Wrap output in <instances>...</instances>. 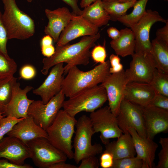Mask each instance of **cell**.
Wrapping results in <instances>:
<instances>
[{
    "label": "cell",
    "mask_w": 168,
    "mask_h": 168,
    "mask_svg": "<svg viewBox=\"0 0 168 168\" xmlns=\"http://www.w3.org/2000/svg\"><path fill=\"white\" fill-rule=\"evenodd\" d=\"M100 37L98 32L94 35L83 36L79 42L73 44L68 43L62 46H56L53 55L43 59L42 73L47 75L51 68L61 63H67L64 67V75L74 66L87 65L91 57L90 49L94 46L95 43Z\"/></svg>",
    "instance_id": "1"
},
{
    "label": "cell",
    "mask_w": 168,
    "mask_h": 168,
    "mask_svg": "<svg viewBox=\"0 0 168 168\" xmlns=\"http://www.w3.org/2000/svg\"><path fill=\"white\" fill-rule=\"evenodd\" d=\"M109 60L100 63L87 71L75 66L71 68L64 78L61 90L65 96L70 98L81 91L102 83L110 74Z\"/></svg>",
    "instance_id": "2"
},
{
    "label": "cell",
    "mask_w": 168,
    "mask_h": 168,
    "mask_svg": "<svg viewBox=\"0 0 168 168\" xmlns=\"http://www.w3.org/2000/svg\"><path fill=\"white\" fill-rule=\"evenodd\" d=\"M4 11L2 15V22L8 40H24L35 34L34 21L18 7L15 0H2Z\"/></svg>",
    "instance_id": "3"
},
{
    "label": "cell",
    "mask_w": 168,
    "mask_h": 168,
    "mask_svg": "<svg viewBox=\"0 0 168 168\" xmlns=\"http://www.w3.org/2000/svg\"><path fill=\"white\" fill-rule=\"evenodd\" d=\"M77 120L63 110H60L52 124L46 130L47 139L55 147L73 159L72 138Z\"/></svg>",
    "instance_id": "4"
},
{
    "label": "cell",
    "mask_w": 168,
    "mask_h": 168,
    "mask_svg": "<svg viewBox=\"0 0 168 168\" xmlns=\"http://www.w3.org/2000/svg\"><path fill=\"white\" fill-rule=\"evenodd\" d=\"M107 100L106 90L101 85L87 88L69 98L63 102V110L75 117L83 111L92 112L100 108Z\"/></svg>",
    "instance_id": "5"
},
{
    "label": "cell",
    "mask_w": 168,
    "mask_h": 168,
    "mask_svg": "<svg viewBox=\"0 0 168 168\" xmlns=\"http://www.w3.org/2000/svg\"><path fill=\"white\" fill-rule=\"evenodd\" d=\"M75 127L72 145L74 150L73 159L78 164L84 158L101 153L103 148L100 143H92V136L95 133L89 117L81 116L77 120Z\"/></svg>",
    "instance_id": "6"
},
{
    "label": "cell",
    "mask_w": 168,
    "mask_h": 168,
    "mask_svg": "<svg viewBox=\"0 0 168 168\" xmlns=\"http://www.w3.org/2000/svg\"><path fill=\"white\" fill-rule=\"evenodd\" d=\"M167 20L163 18L157 11L151 9L146 10L143 17L129 27L135 37L134 53L152 57V43L150 39L151 28L157 22L165 23Z\"/></svg>",
    "instance_id": "7"
},
{
    "label": "cell",
    "mask_w": 168,
    "mask_h": 168,
    "mask_svg": "<svg viewBox=\"0 0 168 168\" xmlns=\"http://www.w3.org/2000/svg\"><path fill=\"white\" fill-rule=\"evenodd\" d=\"M31 158L35 165L40 168H49L56 163L64 161L66 155L53 146L47 138H38L28 142Z\"/></svg>",
    "instance_id": "8"
},
{
    "label": "cell",
    "mask_w": 168,
    "mask_h": 168,
    "mask_svg": "<svg viewBox=\"0 0 168 168\" xmlns=\"http://www.w3.org/2000/svg\"><path fill=\"white\" fill-rule=\"evenodd\" d=\"M89 117L95 133H100V140L105 145L110 142V139L117 138L123 133L116 117L108 106L91 112Z\"/></svg>",
    "instance_id": "9"
},
{
    "label": "cell",
    "mask_w": 168,
    "mask_h": 168,
    "mask_svg": "<svg viewBox=\"0 0 168 168\" xmlns=\"http://www.w3.org/2000/svg\"><path fill=\"white\" fill-rule=\"evenodd\" d=\"M65 96L61 90L46 104H44L41 100H34L29 107L28 115L31 117L37 125L46 131L62 107Z\"/></svg>",
    "instance_id": "10"
},
{
    "label": "cell",
    "mask_w": 168,
    "mask_h": 168,
    "mask_svg": "<svg viewBox=\"0 0 168 168\" xmlns=\"http://www.w3.org/2000/svg\"><path fill=\"white\" fill-rule=\"evenodd\" d=\"M116 118L119 127L123 133H128V129L132 128L140 136L147 137L142 106L124 98Z\"/></svg>",
    "instance_id": "11"
},
{
    "label": "cell",
    "mask_w": 168,
    "mask_h": 168,
    "mask_svg": "<svg viewBox=\"0 0 168 168\" xmlns=\"http://www.w3.org/2000/svg\"><path fill=\"white\" fill-rule=\"evenodd\" d=\"M128 82L125 71L123 69L119 72L110 74L100 84L106 90L109 107L116 117Z\"/></svg>",
    "instance_id": "12"
},
{
    "label": "cell",
    "mask_w": 168,
    "mask_h": 168,
    "mask_svg": "<svg viewBox=\"0 0 168 168\" xmlns=\"http://www.w3.org/2000/svg\"><path fill=\"white\" fill-rule=\"evenodd\" d=\"M132 56L129 67L125 71L128 82L149 83L156 69L152 57L136 53Z\"/></svg>",
    "instance_id": "13"
},
{
    "label": "cell",
    "mask_w": 168,
    "mask_h": 168,
    "mask_svg": "<svg viewBox=\"0 0 168 168\" xmlns=\"http://www.w3.org/2000/svg\"><path fill=\"white\" fill-rule=\"evenodd\" d=\"M99 28L92 25L81 16L75 15L61 33L56 46H62L81 37L94 35Z\"/></svg>",
    "instance_id": "14"
},
{
    "label": "cell",
    "mask_w": 168,
    "mask_h": 168,
    "mask_svg": "<svg viewBox=\"0 0 168 168\" xmlns=\"http://www.w3.org/2000/svg\"><path fill=\"white\" fill-rule=\"evenodd\" d=\"M142 108L147 138L153 139L168 132V110L149 105Z\"/></svg>",
    "instance_id": "15"
},
{
    "label": "cell",
    "mask_w": 168,
    "mask_h": 168,
    "mask_svg": "<svg viewBox=\"0 0 168 168\" xmlns=\"http://www.w3.org/2000/svg\"><path fill=\"white\" fill-rule=\"evenodd\" d=\"M33 89L30 86L21 88L20 83L16 82L13 86L11 100L3 114L18 119L27 117L29 107L34 100L29 99L27 95Z\"/></svg>",
    "instance_id": "16"
},
{
    "label": "cell",
    "mask_w": 168,
    "mask_h": 168,
    "mask_svg": "<svg viewBox=\"0 0 168 168\" xmlns=\"http://www.w3.org/2000/svg\"><path fill=\"white\" fill-rule=\"evenodd\" d=\"M30 156L27 144L20 139L8 136L0 141V158L6 159L18 165H22Z\"/></svg>",
    "instance_id": "17"
},
{
    "label": "cell",
    "mask_w": 168,
    "mask_h": 168,
    "mask_svg": "<svg viewBox=\"0 0 168 168\" xmlns=\"http://www.w3.org/2000/svg\"><path fill=\"white\" fill-rule=\"evenodd\" d=\"M63 74V63L55 65L42 83L33 90V93L40 96L43 103L46 104L61 91Z\"/></svg>",
    "instance_id": "18"
},
{
    "label": "cell",
    "mask_w": 168,
    "mask_h": 168,
    "mask_svg": "<svg viewBox=\"0 0 168 168\" xmlns=\"http://www.w3.org/2000/svg\"><path fill=\"white\" fill-rule=\"evenodd\" d=\"M44 12L48 22L45 27L44 32L51 37L54 42L57 43L61 33L75 15L65 7L54 10L46 9Z\"/></svg>",
    "instance_id": "19"
},
{
    "label": "cell",
    "mask_w": 168,
    "mask_h": 168,
    "mask_svg": "<svg viewBox=\"0 0 168 168\" xmlns=\"http://www.w3.org/2000/svg\"><path fill=\"white\" fill-rule=\"evenodd\" d=\"M7 135L16 138L26 144L38 138H48L46 131L37 125L29 116L16 124Z\"/></svg>",
    "instance_id": "20"
},
{
    "label": "cell",
    "mask_w": 168,
    "mask_h": 168,
    "mask_svg": "<svg viewBox=\"0 0 168 168\" xmlns=\"http://www.w3.org/2000/svg\"><path fill=\"white\" fill-rule=\"evenodd\" d=\"M128 132L132 137L136 156L142 161L147 168H155L154 161L158 144L153 139L140 136L133 128H129Z\"/></svg>",
    "instance_id": "21"
},
{
    "label": "cell",
    "mask_w": 168,
    "mask_h": 168,
    "mask_svg": "<svg viewBox=\"0 0 168 168\" xmlns=\"http://www.w3.org/2000/svg\"><path fill=\"white\" fill-rule=\"evenodd\" d=\"M156 93L149 83L130 82L126 86L124 98L132 103L144 107L149 105Z\"/></svg>",
    "instance_id": "22"
},
{
    "label": "cell",
    "mask_w": 168,
    "mask_h": 168,
    "mask_svg": "<svg viewBox=\"0 0 168 168\" xmlns=\"http://www.w3.org/2000/svg\"><path fill=\"white\" fill-rule=\"evenodd\" d=\"M105 145V151L111 153L114 160L133 157L136 154L133 140L129 133H123L116 141L110 142Z\"/></svg>",
    "instance_id": "23"
},
{
    "label": "cell",
    "mask_w": 168,
    "mask_h": 168,
    "mask_svg": "<svg viewBox=\"0 0 168 168\" xmlns=\"http://www.w3.org/2000/svg\"><path fill=\"white\" fill-rule=\"evenodd\" d=\"M120 35L117 39L110 43L111 47L115 54L124 57L133 55L135 53V40L134 34L130 28H126L120 30Z\"/></svg>",
    "instance_id": "24"
},
{
    "label": "cell",
    "mask_w": 168,
    "mask_h": 168,
    "mask_svg": "<svg viewBox=\"0 0 168 168\" xmlns=\"http://www.w3.org/2000/svg\"><path fill=\"white\" fill-rule=\"evenodd\" d=\"M84 8L80 16L93 25L99 28L106 25L110 20L102 0H98Z\"/></svg>",
    "instance_id": "25"
},
{
    "label": "cell",
    "mask_w": 168,
    "mask_h": 168,
    "mask_svg": "<svg viewBox=\"0 0 168 168\" xmlns=\"http://www.w3.org/2000/svg\"><path fill=\"white\" fill-rule=\"evenodd\" d=\"M151 43L152 55L156 68L168 74V45L156 38Z\"/></svg>",
    "instance_id": "26"
},
{
    "label": "cell",
    "mask_w": 168,
    "mask_h": 168,
    "mask_svg": "<svg viewBox=\"0 0 168 168\" xmlns=\"http://www.w3.org/2000/svg\"><path fill=\"white\" fill-rule=\"evenodd\" d=\"M136 1L124 2L102 1L104 9L110 17V20L116 21L119 18L126 14L127 11L133 7Z\"/></svg>",
    "instance_id": "27"
},
{
    "label": "cell",
    "mask_w": 168,
    "mask_h": 168,
    "mask_svg": "<svg viewBox=\"0 0 168 168\" xmlns=\"http://www.w3.org/2000/svg\"><path fill=\"white\" fill-rule=\"evenodd\" d=\"M148 0H138L133 7L132 12L128 14L122 16L117 20L118 21L127 27L138 22L145 14L146 6Z\"/></svg>",
    "instance_id": "28"
},
{
    "label": "cell",
    "mask_w": 168,
    "mask_h": 168,
    "mask_svg": "<svg viewBox=\"0 0 168 168\" xmlns=\"http://www.w3.org/2000/svg\"><path fill=\"white\" fill-rule=\"evenodd\" d=\"M17 80L13 76L0 80V113L4 114L5 108L11 100L13 87Z\"/></svg>",
    "instance_id": "29"
},
{
    "label": "cell",
    "mask_w": 168,
    "mask_h": 168,
    "mask_svg": "<svg viewBox=\"0 0 168 168\" xmlns=\"http://www.w3.org/2000/svg\"><path fill=\"white\" fill-rule=\"evenodd\" d=\"M149 84L156 92L168 97V74L156 69Z\"/></svg>",
    "instance_id": "30"
},
{
    "label": "cell",
    "mask_w": 168,
    "mask_h": 168,
    "mask_svg": "<svg viewBox=\"0 0 168 168\" xmlns=\"http://www.w3.org/2000/svg\"><path fill=\"white\" fill-rule=\"evenodd\" d=\"M17 65L14 60L0 52V80L13 77Z\"/></svg>",
    "instance_id": "31"
},
{
    "label": "cell",
    "mask_w": 168,
    "mask_h": 168,
    "mask_svg": "<svg viewBox=\"0 0 168 168\" xmlns=\"http://www.w3.org/2000/svg\"><path fill=\"white\" fill-rule=\"evenodd\" d=\"M112 168H147L137 156L114 160Z\"/></svg>",
    "instance_id": "32"
},
{
    "label": "cell",
    "mask_w": 168,
    "mask_h": 168,
    "mask_svg": "<svg viewBox=\"0 0 168 168\" xmlns=\"http://www.w3.org/2000/svg\"><path fill=\"white\" fill-rule=\"evenodd\" d=\"M159 142L161 149L158 154L159 161L156 168H168V138H160Z\"/></svg>",
    "instance_id": "33"
},
{
    "label": "cell",
    "mask_w": 168,
    "mask_h": 168,
    "mask_svg": "<svg viewBox=\"0 0 168 168\" xmlns=\"http://www.w3.org/2000/svg\"><path fill=\"white\" fill-rule=\"evenodd\" d=\"M23 118L18 119L9 116L2 118L0 120V141L12 129L16 124Z\"/></svg>",
    "instance_id": "34"
},
{
    "label": "cell",
    "mask_w": 168,
    "mask_h": 168,
    "mask_svg": "<svg viewBox=\"0 0 168 168\" xmlns=\"http://www.w3.org/2000/svg\"><path fill=\"white\" fill-rule=\"evenodd\" d=\"M91 57L96 63H102L105 61L107 54L105 45H95L91 51Z\"/></svg>",
    "instance_id": "35"
},
{
    "label": "cell",
    "mask_w": 168,
    "mask_h": 168,
    "mask_svg": "<svg viewBox=\"0 0 168 168\" xmlns=\"http://www.w3.org/2000/svg\"><path fill=\"white\" fill-rule=\"evenodd\" d=\"M2 15L0 10V52L9 57L7 48L8 39L6 30L2 22Z\"/></svg>",
    "instance_id": "36"
},
{
    "label": "cell",
    "mask_w": 168,
    "mask_h": 168,
    "mask_svg": "<svg viewBox=\"0 0 168 168\" xmlns=\"http://www.w3.org/2000/svg\"><path fill=\"white\" fill-rule=\"evenodd\" d=\"M149 105L168 110V97L156 92Z\"/></svg>",
    "instance_id": "37"
},
{
    "label": "cell",
    "mask_w": 168,
    "mask_h": 168,
    "mask_svg": "<svg viewBox=\"0 0 168 168\" xmlns=\"http://www.w3.org/2000/svg\"><path fill=\"white\" fill-rule=\"evenodd\" d=\"M36 74V71L35 68L29 64L23 65L21 67L19 71L20 78L26 80L33 79Z\"/></svg>",
    "instance_id": "38"
},
{
    "label": "cell",
    "mask_w": 168,
    "mask_h": 168,
    "mask_svg": "<svg viewBox=\"0 0 168 168\" xmlns=\"http://www.w3.org/2000/svg\"><path fill=\"white\" fill-rule=\"evenodd\" d=\"M120 59L119 56L114 54L109 57L110 67L109 72L110 74L119 72L123 69V66L120 63Z\"/></svg>",
    "instance_id": "39"
},
{
    "label": "cell",
    "mask_w": 168,
    "mask_h": 168,
    "mask_svg": "<svg viewBox=\"0 0 168 168\" xmlns=\"http://www.w3.org/2000/svg\"><path fill=\"white\" fill-rule=\"evenodd\" d=\"M96 156H90L82 159L78 168H98L100 163Z\"/></svg>",
    "instance_id": "40"
},
{
    "label": "cell",
    "mask_w": 168,
    "mask_h": 168,
    "mask_svg": "<svg viewBox=\"0 0 168 168\" xmlns=\"http://www.w3.org/2000/svg\"><path fill=\"white\" fill-rule=\"evenodd\" d=\"M114 161L112 154L104 151L100 158V165L102 168H112Z\"/></svg>",
    "instance_id": "41"
},
{
    "label": "cell",
    "mask_w": 168,
    "mask_h": 168,
    "mask_svg": "<svg viewBox=\"0 0 168 168\" xmlns=\"http://www.w3.org/2000/svg\"><path fill=\"white\" fill-rule=\"evenodd\" d=\"M156 35V39L168 45V20L163 27L157 30Z\"/></svg>",
    "instance_id": "42"
},
{
    "label": "cell",
    "mask_w": 168,
    "mask_h": 168,
    "mask_svg": "<svg viewBox=\"0 0 168 168\" xmlns=\"http://www.w3.org/2000/svg\"><path fill=\"white\" fill-rule=\"evenodd\" d=\"M33 167L29 164H24L18 165L13 163L7 159L0 158V168H32Z\"/></svg>",
    "instance_id": "43"
},
{
    "label": "cell",
    "mask_w": 168,
    "mask_h": 168,
    "mask_svg": "<svg viewBox=\"0 0 168 168\" xmlns=\"http://www.w3.org/2000/svg\"><path fill=\"white\" fill-rule=\"evenodd\" d=\"M62 0L70 7L72 9L73 14L77 16H80L82 10L80 9L78 6V0Z\"/></svg>",
    "instance_id": "44"
},
{
    "label": "cell",
    "mask_w": 168,
    "mask_h": 168,
    "mask_svg": "<svg viewBox=\"0 0 168 168\" xmlns=\"http://www.w3.org/2000/svg\"><path fill=\"white\" fill-rule=\"evenodd\" d=\"M41 48L42 54L46 58L51 57L55 53V49L53 44Z\"/></svg>",
    "instance_id": "45"
},
{
    "label": "cell",
    "mask_w": 168,
    "mask_h": 168,
    "mask_svg": "<svg viewBox=\"0 0 168 168\" xmlns=\"http://www.w3.org/2000/svg\"><path fill=\"white\" fill-rule=\"evenodd\" d=\"M108 36L111 38L112 40H115L117 39L120 36V31L114 27H110L107 30Z\"/></svg>",
    "instance_id": "46"
},
{
    "label": "cell",
    "mask_w": 168,
    "mask_h": 168,
    "mask_svg": "<svg viewBox=\"0 0 168 168\" xmlns=\"http://www.w3.org/2000/svg\"><path fill=\"white\" fill-rule=\"evenodd\" d=\"M49 168H78L74 165L66 163L63 161L56 163L51 166Z\"/></svg>",
    "instance_id": "47"
},
{
    "label": "cell",
    "mask_w": 168,
    "mask_h": 168,
    "mask_svg": "<svg viewBox=\"0 0 168 168\" xmlns=\"http://www.w3.org/2000/svg\"><path fill=\"white\" fill-rule=\"evenodd\" d=\"M53 39L50 36L47 35L44 36L40 42L41 47L53 44Z\"/></svg>",
    "instance_id": "48"
},
{
    "label": "cell",
    "mask_w": 168,
    "mask_h": 168,
    "mask_svg": "<svg viewBox=\"0 0 168 168\" xmlns=\"http://www.w3.org/2000/svg\"><path fill=\"white\" fill-rule=\"evenodd\" d=\"M98 0H81L80 6L81 7L84 8Z\"/></svg>",
    "instance_id": "49"
},
{
    "label": "cell",
    "mask_w": 168,
    "mask_h": 168,
    "mask_svg": "<svg viewBox=\"0 0 168 168\" xmlns=\"http://www.w3.org/2000/svg\"><path fill=\"white\" fill-rule=\"evenodd\" d=\"M137 1L138 0H102V1L103 2H108V1H118L119 2H131L132 1Z\"/></svg>",
    "instance_id": "50"
},
{
    "label": "cell",
    "mask_w": 168,
    "mask_h": 168,
    "mask_svg": "<svg viewBox=\"0 0 168 168\" xmlns=\"http://www.w3.org/2000/svg\"><path fill=\"white\" fill-rule=\"evenodd\" d=\"M6 116L2 113H0V120L2 118Z\"/></svg>",
    "instance_id": "51"
},
{
    "label": "cell",
    "mask_w": 168,
    "mask_h": 168,
    "mask_svg": "<svg viewBox=\"0 0 168 168\" xmlns=\"http://www.w3.org/2000/svg\"><path fill=\"white\" fill-rule=\"evenodd\" d=\"M26 0L28 2H32L34 0Z\"/></svg>",
    "instance_id": "52"
},
{
    "label": "cell",
    "mask_w": 168,
    "mask_h": 168,
    "mask_svg": "<svg viewBox=\"0 0 168 168\" xmlns=\"http://www.w3.org/2000/svg\"><path fill=\"white\" fill-rule=\"evenodd\" d=\"M164 1H168V0H164Z\"/></svg>",
    "instance_id": "53"
}]
</instances>
